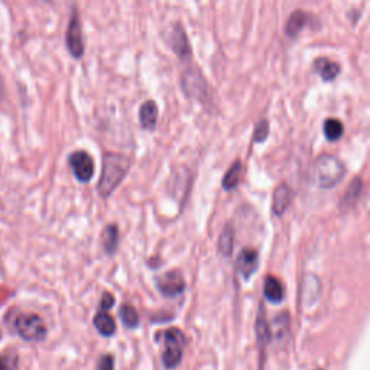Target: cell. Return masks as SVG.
<instances>
[{
  "label": "cell",
  "mask_w": 370,
  "mask_h": 370,
  "mask_svg": "<svg viewBox=\"0 0 370 370\" xmlns=\"http://www.w3.org/2000/svg\"><path fill=\"white\" fill-rule=\"evenodd\" d=\"M130 168V159L120 154L107 152L103 157V169L99 181V194L101 197H108L123 181Z\"/></svg>",
  "instance_id": "1"
},
{
  "label": "cell",
  "mask_w": 370,
  "mask_h": 370,
  "mask_svg": "<svg viewBox=\"0 0 370 370\" xmlns=\"http://www.w3.org/2000/svg\"><path fill=\"white\" fill-rule=\"evenodd\" d=\"M344 164L333 155H321L313 162L311 183L321 190H330L336 187L344 178Z\"/></svg>",
  "instance_id": "2"
},
{
  "label": "cell",
  "mask_w": 370,
  "mask_h": 370,
  "mask_svg": "<svg viewBox=\"0 0 370 370\" xmlns=\"http://www.w3.org/2000/svg\"><path fill=\"white\" fill-rule=\"evenodd\" d=\"M15 330L16 333L27 341H43L48 334L47 325L42 321V318L36 314H19L15 320Z\"/></svg>",
  "instance_id": "3"
},
{
  "label": "cell",
  "mask_w": 370,
  "mask_h": 370,
  "mask_svg": "<svg viewBox=\"0 0 370 370\" xmlns=\"http://www.w3.org/2000/svg\"><path fill=\"white\" fill-rule=\"evenodd\" d=\"M162 337H164L162 363L166 369H176L183 359L185 336L180 329H168L162 334Z\"/></svg>",
  "instance_id": "4"
},
{
  "label": "cell",
  "mask_w": 370,
  "mask_h": 370,
  "mask_svg": "<svg viewBox=\"0 0 370 370\" xmlns=\"http://www.w3.org/2000/svg\"><path fill=\"white\" fill-rule=\"evenodd\" d=\"M65 45H67L69 52L73 58L80 59L84 55V38H83V29H81V22L77 10L73 12L70 24L67 28V34H65Z\"/></svg>",
  "instance_id": "5"
},
{
  "label": "cell",
  "mask_w": 370,
  "mask_h": 370,
  "mask_svg": "<svg viewBox=\"0 0 370 370\" xmlns=\"http://www.w3.org/2000/svg\"><path fill=\"white\" fill-rule=\"evenodd\" d=\"M69 164L80 183H89L94 176L93 158L84 150L73 152L69 158Z\"/></svg>",
  "instance_id": "6"
},
{
  "label": "cell",
  "mask_w": 370,
  "mask_h": 370,
  "mask_svg": "<svg viewBox=\"0 0 370 370\" xmlns=\"http://www.w3.org/2000/svg\"><path fill=\"white\" fill-rule=\"evenodd\" d=\"M181 85H183L184 94H187L191 99L201 100L207 96V83L199 70L188 69L183 74Z\"/></svg>",
  "instance_id": "7"
},
{
  "label": "cell",
  "mask_w": 370,
  "mask_h": 370,
  "mask_svg": "<svg viewBox=\"0 0 370 370\" xmlns=\"http://www.w3.org/2000/svg\"><path fill=\"white\" fill-rule=\"evenodd\" d=\"M155 282L158 291L166 298L177 297L185 290V280L178 271H168L166 273L158 276Z\"/></svg>",
  "instance_id": "8"
},
{
  "label": "cell",
  "mask_w": 370,
  "mask_h": 370,
  "mask_svg": "<svg viewBox=\"0 0 370 370\" xmlns=\"http://www.w3.org/2000/svg\"><path fill=\"white\" fill-rule=\"evenodd\" d=\"M168 43H169L171 50L176 52L181 59H185L191 55L190 41L181 24H176V27L172 28L171 34L168 35Z\"/></svg>",
  "instance_id": "9"
},
{
  "label": "cell",
  "mask_w": 370,
  "mask_h": 370,
  "mask_svg": "<svg viewBox=\"0 0 370 370\" xmlns=\"http://www.w3.org/2000/svg\"><path fill=\"white\" fill-rule=\"evenodd\" d=\"M259 266V256L255 249H243L237 257V271L245 279H249Z\"/></svg>",
  "instance_id": "10"
},
{
  "label": "cell",
  "mask_w": 370,
  "mask_h": 370,
  "mask_svg": "<svg viewBox=\"0 0 370 370\" xmlns=\"http://www.w3.org/2000/svg\"><path fill=\"white\" fill-rule=\"evenodd\" d=\"M292 201V191L287 184H280L276 187L273 192V200H272V213L275 215H282Z\"/></svg>",
  "instance_id": "11"
},
{
  "label": "cell",
  "mask_w": 370,
  "mask_h": 370,
  "mask_svg": "<svg viewBox=\"0 0 370 370\" xmlns=\"http://www.w3.org/2000/svg\"><path fill=\"white\" fill-rule=\"evenodd\" d=\"M311 19L313 17L307 12H304V10H294L292 15L287 20L285 35L288 38H297L298 34L310 24Z\"/></svg>",
  "instance_id": "12"
},
{
  "label": "cell",
  "mask_w": 370,
  "mask_h": 370,
  "mask_svg": "<svg viewBox=\"0 0 370 370\" xmlns=\"http://www.w3.org/2000/svg\"><path fill=\"white\" fill-rule=\"evenodd\" d=\"M158 106L154 100H146L142 106H141V111H139V120L143 129L146 130H154L158 122Z\"/></svg>",
  "instance_id": "13"
},
{
  "label": "cell",
  "mask_w": 370,
  "mask_h": 370,
  "mask_svg": "<svg viewBox=\"0 0 370 370\" xmlns=\"http://www.w3.org/2000/svg\"><path fill=\"white\" fill-rule=\"evenodd\" d=\"M314 71L324 81H333L340 74V65L327 58H318L314 62Z\"/></svg>",
  "instance_id": "14"
},
{
  "label": "cell",
  "mask_w": 370,
  "mask_h": 370,
  "mask_svg": "<svg viewBox=\"0 0 370 370\" xmlns=\"http://www.w3.org/2000/svg\"><path fill=\"white\" fill-rule=\"evenodd\" d=\"M264 295L271 304H279L284 299V287L275 276H266L264 285Z\"/></svg>",
  "instance_id": "15"
},
{
  "label": "cell",
  "mask_w": 370,
  "mask_h": 370,
  "mask_svg": "<svg viewBox=\"0 0 370 370\" xmlns=\"http://www.w3.org/2000/svg\"><path fill=\"white\" fill-rule=\"evenodd\" d=\"M93 322H94L96 330L104 337H112L116 333V322H115V320L111 315H108L107 313H104V311L96 314Z\"/></svg>",
  "instance_id": "16"
},
{
  "label": "cell",
  "mask_w": 370,
  "mask_h": 370,
  "mask_svg": "<svg viewBox=\"0 0 370 370\" xmlns=\"http://www.w3.org/2000/svg\"><path fill=\"white\" fill-rule=\"evenodd\" d=\"M103 248L107 255H113L116 252L118 243H119V229L116 225H108L103 230Z\"/></svg>",
  "instance_id": "17"
},
{
  "label": "cell",
  "mask_w": 370,
  "mask_h": 370,
  "mask_svg": "<svg viewBox=\"0 0 370 370\" xmlns=\"http://www.w3.org/2000/svg\"><path fill=\"white\" fill-rule=\"evenodd\" d=\"M242 164L241 161H236L230 168L229 171L226 172V176L223 178V188L226 191H233L239 183H241V178H242Z\"/></svg>",
  "instance_id": "18"
},
{
  "label": "cell",
  "mask_w": 370,
  "mask_h": 370,
  "mask_svg": "<svg viewBox=\"0 0 370 370\" xmlns=\"http://www.w3.org/2000/svg\"><path fill=\"white\" fill-rule=\"evenodd\" d=\"M119 317L124 327L129 330H135L139 325V315L136 310L132 306H129V304H123V306L120 307Z\"/></svg>",
  "instance_id": "19"
},
{
  "label": "cell",
  "mask_w": 370,
  "mask_h": 370,
  "mask_svg": "<svg viewBox=\"0 0 370 370\" xmlns=\"http://www.w3.org/2000/svg\"><path fill=\"white\" fill-rule=\"evenodd\" d=\"M322 130H324L325 138H327L330 142H334L343 136L344 126L339 119H327L324 122Z\"/></svg>",
  "instance_id": "20"
},
{
  "label": "cell",
  "mask_w": 370,
  "mask_h": 370,
  "mask_svg": "<svg viewBox=\"0 0 370 370\" xmlns=\"http://www.w3.org/2000/svg\"><path fill=\"white\" fill-rule=\"evenodd\" d=\"M233 243H234V232L232 226H226L223 232L220 233L219 239V252L225 256L229 257L233 252Z\"/></svg>",
  "instance_id": "21"
},
{
  "label": "cell",
  "mask_w": 370,
  "mask_h": 370,
  "mask_svg": "<svg viewBox=\"0 0 370 370\" xmlns=\"http://www.w3.org/2000/svg\"><path fill=\"white\" fill-rule=\"evenodd\" d=\"M360 194H362V180L355 178L352 181V184L349 185V190H347V192L344 194V197L341 200V206L347 207V208L355 206L360 197Z\"/></svg>",
  "instance_id": "22"
},
{
  "label": "cell",
  "mask_w": 370,
  "mask_h": 370,
  "mask_svg": "<svg viewBox=\"0 0 370 370\" xmlns=\"http://www.w3.org/2000/svg\"><path fill=\"white\" fill-rule=\"evenodd\" d=\"M269 329H268V324L266 320L264 317V308H260L257 321H256V337L260 346H265L269 341Z\"/></svg>",
  "instance_id": "23"
},
{
  "label": "cell",
  "mask_w": 370,
  "mask_h": 370,
  "mask_svg": "<svg viewBox=\"0 0 370 370\" xmlns=\"http://www.w3.org/2000/svg\"><path fill=\"white\" fill-rule=\"evenodd\" d=\"M268 136H269V122L266 119H262L255 127L253 141L256 143H262L268 139Z\"/></svg>",
  "instance_id": "24"
},
{
  "label": "cell",
  "mask_w": 370,
  "mask_h": 370,
  "mask_svg": "<svg viewBox=\"0 0 370 370\" xmlns=\"http://www.w3.org/2000/svg\"><path fill=\"white\" fill-rule=\"evenodd\" d=\"M0 370H19L17 356L15 353H6L0 356Z\"/></svg>",
  "instance_id": "25"
},
{
  "label": "cell",
  "mask_w": 370,
  "mask_h": 370,
  "mask_svg": "<svg viewBox=\"0 0 370 370\" xmlns=\"http://www.w3.org/2000/svg\"><path fill=\"white\" fill-rule=\"evenodd\" d=\"M99 370H115V362L112 356H103L99 363Z\"/></svg>",
  "instance_id": "26"
},
{
  "label": "cell",
  "mask_w": 370,
  "mask_h": 370,
  "mask_svg": "<svg viewBox=\"0 0 370 370\" xmlns=\"http://www.w3.org/2000/svg\"><path fill=\"white\" fill-rule=\"evenodd\" d=\"M113 306H115V298L108 292L103 294V298H101V302H100L101 310L107 311V310H111Z\"/></svg>",
  "instance_id": "27"
},
{
  "label": "cell",
  "mask_w": 370,
  "mask_h": 370,
  "mask_svg": "<svg viewBox=\"0 0 370 370\" xmlns=\"http://www.w3.org/2000/svg\"><path fill=\"white\" fill-rule=\"evenodd\" d=\"M0 339H2V334H0Z\"/></svg>",
  "instance_id": "28"
}]
</instances>
